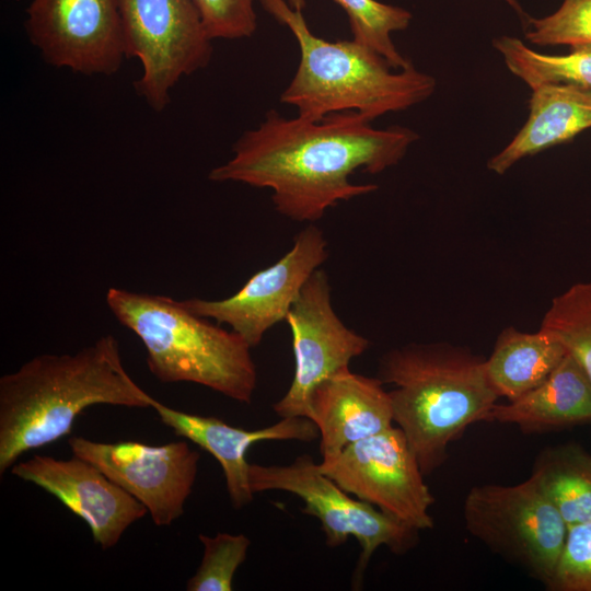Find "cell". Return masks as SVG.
I'll use <instances>...</instances> for the list:
<instances>
[{
  "label": "cell",
  "mask_w": 591,
  "mask_h": 591,
  "mask_svg": "<svg viewBox=\"0 0 591 591\" xmlns=\"http://www.w3.org/2000/svg\"><path fill=\"white\" fill-rule=\"evenodd\" d=\"M111 335L73 354H44L0 378V474L24 453L66 436L93 405L151 407Z\"/></svg>",
  "instance_id": "2"
},
{
  "label": "cell",
  "mask_w": 591,
  "mask_h": 591,
  "mask_svg": "<svg viewBox=\"0 0 591 591\" xmlns=\"http://www.w3.org/2000/svg\"><path fill=\"white\" fill-rule=\"evenodd\" d=\"M321 471L348 494L417 530L433 526L434 502L419 463L398 427L359 440L333 457Z\"/></svg>",
  "instance_id": "9"
},
{
  "label": "cell",
  "mask_w": 591,
  "mask_h": 591,
  "mask_svg": "<svg viewBox=\"0 0 591 591\" xmlns=\"http://www.w3.org/2000/svg\"><path fill=\"white\" fill-rule=\"evenodd\" d=\"M285 321L292 335L294 373L288 391L273 408L280 418L305 417L314 389L349 368L350 361L368 349L369 340L338 317L328 277L321 268L305 282Z\"/></svg>",
  "instance_id": "11"
},
{
  "label": "cell",
  "mask_w": 591,
  "mask_h": 591,
  "mask_svg": "<svg viewBox=\"0 0 591 591\" xmlns=\"http://www.w3.org/2000/svg\"><path fill=\"white\" fill-rule=\"evenodd\" d=\"M485 359L448 344H410L384 354L378 378L393 384V420L405 434L422 474L448 457V448L468 426L486 421L498 395Z\"/></svg>",
  "instance_id": "3"
},
{
  "label": "cell",
  "mask_w": 591,
  "mask_h": 591,
  "mask_svg": "<svg viewBox=\"0 0 591 591\" xmlns=\"http://www.w3.org/2000/svg\"><path fill=\"white\" fill-rule=\"evenodd\" d=\"M540 328L563 344L591 381V282H577L555 297Z\"/></svg>",
  "instance_id": "23"
},
{
  "label": "cell",
  "mask_w": 591,
  "mask_h": 591,
  "mask_svg": "<svg viewBox=\"0 0 591 591\" xmlns=\"http://www.w3.org/2000/svg\"><path fill=\"white\" fill-rule=\"evenodd\" d=\"M68 443L73 455L97 466L140 501L155 525H171L183 515L200 460V454L187 441L150 445L72 437Z\"/></svg>",
  "instance_id": "10"
},
{
  "label": "cell",
  "mask_w": 591,
  "mask_h": 591,
  "mask_svg": "<svg viewBox=\"0 0 591 591\" xmlns=\"http://www.w3.org/2000/svg\"><path fill=\"white\" fill-rule=\"evenodd\" d=\"M566 355L563 344L542 328L525 333L508 327L498 336L484 366L498 397L513 401L541 384Z\"/></svg>",
  "instance_id": "19"
},
{
  "label": "cell",
  "mask_w": 591,
  "mask_h": 591,
  "mask_svg": "<svg viewBox=\"0 0 591 591\" xmlns=\"http://www.w3.org/2000/svg\"><path fill=\"white\" fill-rule=\"evenodd\" d=\"M419 135L404 126L378 129L358 112L312 120L288 118L270 109L233 146V157L212 169V182H236L271 190L277 212L298 222H314L339 201L376 190L355 184L358 170L378 174L396 165Z\"/></svg>",
  "instance_id": "1"
},
{
  "label": "cell",
  "mask_w": 591,
  "mask_h": 591,
  "mask_svg": "<svg viewBox=\"0 0 591 591\" xmlns=\"http://www.w3.org/2000/svg\"><path fill=\"white\" fill-rule=\"evenodd\" d=\"M486 421L517 425L525 433L591 422V381L567 352L536 387L506 404L496 403Z\"/></svg>",
  "instance_id": "18"
},
{
  "label": "cell",
  "mask_w": 591,
  "mask_h": 591,
  "mask_svg": "<svg viewBox=\"0 0 591 591\" xmlns=\"http://www.w3.org/2000/svg\"><path fill=\"white\" fill-rule=\"evenodd\" d=\"M25 28L51 66L115 73L126 57L118 0H33Z\"/></svg>",
  "instance_id": "13"
},
{
  "label": "cell",
  "mask_w": 591,
  "mask_h": 591,
  "mask_svg": "<svg viewBox=\"0 0 591 591\" xmlns=\"http://www.w3.org/2000/svg\"><path fill=\"white\" fill-rule=\"evenodd\" d=\"M525 38L536 46L591 44V0H564L549 15L528 18Z\"/></svg>",
  "instance_id": "25"
},
{
  "label": "cell",
  "mask_w": 591,
  "mask_h": 591,
  "mask_svg": "<svg viewBox=\"0 0 591 591\" xmlns=\"http://www.w3.org/2000/svg\"><path fill=\"white\" fill-rule=\"evenodd\" d=\"M503 1H506L509 5H511L520 15H524L517 0H503Z\"/></svg>",
  "instance_id": "29"
},
{
  "label": "cell",
  "mask_w": 591,
  "mask_h": 591,
  "mask_svg": "<svg viewBox=\"0 0 591 591\" xmlns=\"http://www.w3.org/2000/svg\"><path fill=\"white\" fill-rule=\"evenodd\" d=\"M568 528L591 521V454L577 442L547 447L530 475Z\"/></svg>",
  "instance_id": "20"
},
{
  "label": "cell",
  "mask_w": 591,
  "mask_h": 591,
  "mask_svg": "<svg viewBox=\"0 0 591 591\" xmlns=\"http://www.w3.org/2000/svg\"><path fill=\"white\" fill-rule=\"evenodd\" d=\"M252 491L282 490L298 496L302 512L315 517L322 526L326 545L338 547L350 536L357 538L361 554L354 586L361 581L370 558L380 546L394 554H405L419 542V530L355 499L335 480L324 474L320 463L309 454H301L286 465L250 464Z\"/></svg>",
  "instance_id": "6"
},
{
  "label": "cell",
  "mask_w": 591,
  "mask_h": 591,
  "mask_svg": "<svg viewBox=\"0 0 591 591\" xmlns=\"http://www.w3.org/2000/svg\"><path fill=\"white\" fill-rule=\"evenodd\" d=\"M508 70L531 90L548 83L572 84L591 90V44L570 47L566 55H547L528 47L520 38L493 40Z\"/></svg>",
  "instance_id": "21"
},
{
  "label": "cell",
  "mask_w": 591,
  "mask_h": 591,
  "mask_svg": "<svg viewBox=\"0 0 591 591\" xmlns=\"http://www.w3.org/2000/svg\"><path fill=\"white\" fill-rule=\"evenodd\" d=\"M328 257L320 228L309 225L276 263L255 273L234 294L221 300L190 298L193 313L225 324L253 348L275 324L285 321L311 275Z\"/></svg>",
  "instance_id": "12"
},
{
  "label": "cell",
  "mask_w": 591,
  "mask_h": 591,
  "mask_svg": "<svg viewBox=\"0 0 591 591\" xmlns=\"http://www.w3.org/2000/svg\"><path fill=\"white\" fill-rule=\"evenodd\" d=\"M287 2L292 9L301 12L306 7V0H287Z\"/></svg>",
  "instance_id": "28"
},
{
  "label": "cell",
  "mask_w": 591,
  "mask_h": 591,
  "mask_svg": "<svg viewBox=\"0 0 591 591\" xmlns=\"http://www.w3.org/2000/svg\"><path fill=\"white\" fill-rule=\"evenodd\" d=\"M193 1L211 39L246 38L256 31V0Z\"/></svg>",
  "instance_id": "27"
},
{
  "label": "cell",
  "mask_w": 591,
  "mask_h": 591,
  "mask_svg": "<svg viewBox=\"0 0 591 591\" xmlns=\"http://www.w3.org/2000/svg\"><path fill=\"white\" fill-rule=\"evenodd\" d=\"M204 546L201 563L186 583L187 591H231L239 567L244 563L251 541L244 534H199Z\"/></svg>",
  "instance_id": "24"
},
{
  "label": "cell",
  "mask_w": 591,
  "mask_h": 591,
  "mask_svg": "<svg viewBox=\"0 0 591 591\" xmlns=\"http://www.w3.org/2000/svg\"><path fill=\"white\" fill-rule=\"evenodd\" d=\"M106 304L141 340L148 369L160 382H190L251 404L256 366L252 347L237 333L166 296L109 288Z\"/></svg>",
  "instance_id": "5"
},
{
  "label": "cell",
  "mask_w": 591,
  "mask_h": 591,
  "mask_svg": "<svg viewBox=\"0 0 591 591\" xmlns=\"http://www.w3.org/2000/svg\"><path fill=\"white\" fill-rule=\"evenodd\" d=\"M334 1L346 12L354 40L378 53L394 70H402L412 63L392 40L393 33L409 26L413 15L408 10L378 0Z\"/></svg>",
  "instance_id": "22"
},
{
  "label": "cell",
  "mask_w": 591,
  "mask_h": 591,
  "mask_svg": "<svg viewBox=\"0 0 591 591\" xmlns=\"http://www.w3.org/2000/svg\"><path fill=\"white\" fill-rule=\"evenodd\" d=\"M548 591H591V521L568 528Z\"/></svg>",
  "instance_id": "26"
},
{
  "label": "cell",
  "mask_w": 591,
  "mask_h": 591,
  "mask_svg": "<svg viewBox=\"0 0 591 591\" xmlns=\"http://www.w3.org/2000/svg\"><path fill=\"white\" fill-rule=\"evenodd\" d=\"M259 2L298 43L299 65L280 95V103L294 106L298 116L318 120L352 111L372 121L387 113L406 111L436 91V79L413 63L392 72L382 56L354 39L329 42L316 36L302 12L287 0Z\"/></svg>",
  "instance_id": "4"
},
{
  "label": "cell",
  "mask_w": 591,
  "mask_h": 591,
  "mask_svg": "<svg viewBox=\"0 0 591 591\" xmlns=\"http://www.w3.org/2000/svg\"><path fill=\"white\" fill-rule=\"evenodd\" d=\"M305 417L318 429L322 459L393 426L390 393L382 381L343 369L312 392Z\"/></svg>",
  "instance_id": "16"
},
{
  "label": "cell",
  "mask_w": 591,
  "mask_h": 591,
  "mask_svg": "<svg viewBox=\"0 0 591 591\" xmlns=\"http://www.w3.org/2000/svg\"><path fill=\"white\" fill-rule=\"evenodd\" d=\"M12 475L57 498L89 526L94 543L114 547L125 531L142 519L147 508L97 466L73 455L61 460L34 455L15 463Z\"/></svg>",
  "instance_id": "14"
},
{
  "label": "cell",
  "mask_w": 591,
  "mask_h": 591,
  "mask_svg": "<svg viewBox=\"0 0 591 591\" xmlns=\"http://www.w3.org/2000/svg\"><path fill=\"white\" fill-rule=\"evenodd\" d=\"M463 519L467 532L490 551L544 587L549 582L568 526L531 476L517 485L472 487L463 502Z\"/></svg>",
  "instance_id": "7"
},
{
  "label": "cell",
  "mask_w": 591,
  "mask_h": 591,
  "mask_svg": "<svg viewBox=\"0 0 591 591\" xmlns=\"http://www.w3.org/2000/svg\"><path fill=\"white\" fill-rule=\"evenodd\" d=\"M126 57H136L142 74L136 91L161 112L183 76L208 66L211 38L193 0H118Z\"/></svg>",
  "instance_id": "8"
},
{
  "label": "cell",
  "mask_w": 591,
  "mask_h": 591,
  "mask_svg": "<svg viewBox=\"0 0 591 591\" xmlns=\"http://www.w3.org/2000/svg\"><path fill=\"white\" fill-rule=\"evenodd\" d=\"M591 128V90L563 83L532 89L529 116L512 140L487 163L505 174L520 160L571 141Z\"/></svg>",
  "instance_id": "17"
},
{
  "label": "cell",
  "mask_w": 591,
  "mask_h": 591,
  "mask_svg": "<svg viewBox=\"0 0 591 591\" xmlns=\"http://www.w3.org/2000/svg\"><path fill=\"white\" fill-rule=\"evenodd\" d=\"M153 408L162 424L175 434L183 437L210 453L220 464L228 495L234 509L252 502L254 493L250 486V463L246 452L252 444L270 440L312 441L318 429L308 417H285L280 421L255 430L227 424L217 417L181 412L154 399Z\"/></svg>",
  "instance_id": "15"
}]
</instances>
